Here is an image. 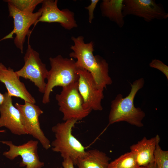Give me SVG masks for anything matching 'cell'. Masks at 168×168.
<instances>
[{
  "label": "cell",
  "mask_w": 168,
  "mask_h": 168,
  "mask_svg": "<svg viewBox=\"0 0 168 168\" xmlns=\"http://www.w3.org/2000/svg\"><path fill=\"white\" fill-rule=\"evenodd\" d=\"M74 44L70 49L72 51L69 55L77 59L76 64L79 69H84L90 72L99 89L104 91L113 81L109 74V66L106 61L100 56L93 54L94 43L92 41L85 43L82 36H72Z\"/></svg>",
  "instance_id": "cell-1"
},
{
  "label": "cell",
  "mask_w": 168,
  "mask_h": 168,
  "mask_svg": "<svg viewBox=\"0 0 168 168\" xmlns=\"http://www.w3.org/2000/svg\"><path fill=\"white\" fill-rule=\"evenodd\" d=\"M144 83L143 78L136 80L131 83V90L127 96L124 98L122 94H119L111 101L108 116L109 124L125 121L138 127L143 126L142 121L145 113L140 108L135 106L134 100L136 94L143 87Z\"/></svg>",
  "instance_id": "cell-2"
},
{
  "label": "cell",
  "mask_w": 168,
  "mask_h": 168,
  "mask_svg": "<svg viewBox=\"0 0 168 168\" xmlns=\"http://www.w3.org/2000/svg\"><path fill=\"white\" fill-rule=\"evenodd\" d=\"M77 120L71 119L57 124L52 128L55 139L51 144L54 152H59L63 159L70 158L76 165L78 159L86 153L85 147L72 134Z\"/></svg>",
  "instance_id": "cell-3"
},
{
  "label": "cell",
  "mask_w": 168,
  "mask_h": 168,
  "mask_svg": "<svg viewBox=\"0 0 168 168\" xmlns=\"http://www.w3.org/2000/svg\"><path fill=\"white\" fill-rule=\"evenodd\" d=\"M51 68L48 71L45 90L42 102L44 104L50 102V95L53 88L63 87L78 81V68L76 61L71 58H64L59 55L49 58Z\"/></svg>",
  "instance_id": "cell-4"
},
{
  "label": "cell",
  "mask_w": 168,
  "mask_h": 168,
  "mask_svg": "<svg viewBox=\"0 0 168 168\" xmlns=\"http://www.w3.org/2000/svg\"><path fill=\"white\" fill-rule=\"evenodd\" d=\"M55 98L64 121L71 119L81 120L92 110L83 107V100L78 90V81L62 87V91L56 95Z\"/></svg>",
  "instance_id": "cell-5"
},
{
  "label": "cell",
  "mask_w": 168,
  "mask_h": 168,
  "mask_svg": "<svg viewBox=\"0 0 168 168\" xmlns=\"http://www.w3.org/2000/svg\"><path fill=\"white\" fill-rule=\"evenodd\" d=\"M24 60V66L16 72L19 77L29 80L33 82L39 92L44 94L46 85L45 79L48 71L46 65L40 58L39 54L35 50L29 43Z\"/></svg>",
  "instance_id": "cell-6"
},
{
  "label": "cell",
  "mask_w": 168,
  "mask_h": 168,
  "mask_svg": "<svg viewBox=\"0 0 168 168\" xmlns=\"http://www.w3.org/2000/svg\"><path fill=\"white\" fill-rule=\"evenodd\" d=\"M7 4L9 16L13 18L14 28L10 33L1 40L13 38V35L15 34L14 43L22 54L26 37L30 32V28L32 25H35L40 16L42 9L40 8L37 12L32 13H24L19 11L10 3Z\"/></svg>",
  "instance_id": "cell-7"
},
{
  "label": "cell",
  "mask_w": 168,
  "mask_h": 168,
  "mask_svg": "<svg viewBox=\"0 0 168 168\" xmlns=\"http://www.w3.org/2000/svg\"><path fill=\"white\" fill-rule=\"evenodd\" d=\"M25 102L23 105L17 103L15 104V107L20 112L25 130L27 134L31 135L37 139L43 147L48 150L51 147V143L41 128L39 121V117L43 111L35 104Z\"/></svg>",
  "instance_id": "cell-8"
},
{
  "label": "cell",
  "mask_w": 168,
  "mask_h": 168,
  "mask_svg": "<svg viewBox=\"0 0 168 168\" xmlns=\"http://www.w3.org/2000/svg\"><path fill=\"white\" fill-rule=\"evenodd\" d=\"M124 17L133 15L142 17L147 22L155 19L162 20L168 17L162 5L154 0H124Z\"/></svg>",
  "instance_id": "cell-9"
},
{
  "label": "cell",
  "mask_w": 168,
  "mask_h": 168,
  "mask_svg": "<svg viewBox=\"0 0 168 168\" xmlns=\"http://www.w3.org/2000/svg\"><path fill=\"white\" fill-rule=\"evenodd\" d=\"M78 90L85 109L101 111V101L104 98L103 90L97 87L91 73L84 69L78 68Z\"/></svg>",
  "instance_id": "cell-10"
},
{
  "label": "cell",
  "mask_w": 168,
  "mask_h": 168,
  "mask_svg": "<svg viewBox=\"0 0 168 168\" xmlns=\"http://www.w3.org/2000/svg\"><path fill=\"white\" fill-rule=\"evenodd\" d=\"M1 142L9 147V150L3 153L6 158L12 160L18 156H21L22 161L20 163V166H26V168H41L44 166V162L39 160L38 141L30 140L19 146L15 145L11 141H2Z\"/></svg>",
  "instance_id": "cell-11"
},
{
  "label": "cell",
  "mask_w": 168,
  "mask_h": 168,
  "mask_svg": "<svg viewBox=\"0 0 168 168\" xmlns=\"http://www.w3.org/2000/svg\"><path fill=\"white\" fill-rule=\"evenodd\" d=\"M57 0H43L40 16L34 26L39 22H57L64 29L70 30L77 26L74 13L68 8L60 10Z\"/></svg>",
  "instance_id": "cell-12"
},
{
  "label": "cell",
  "mask_w": 168,
  "mask_h": 168,
  "mask_svg": "<svg viewBox=\"0 0 168 168\" xmlns=\"http://www.w3.org/2000/svg\"><path fill=\"white\" fill-rule=\"evenodd\" d=\"M4 95V100L0 106V127L7 128L15 135L27 134L22 124L20 112L13 105L12 96L7 92Z\"/></svg>",
  "instance_id": "cell-13"
},
{
  "label": "cell",
  "mask_w": 168,
  "mask_h": 168,
  "mask_svg": "<svg viewBox=\"0 0 168 168\" xmlns=\"http://www.w3.org/2000/svg\"><path fill=\"white\" fill-rule=\"evenodd\" d=\"M0 82L5 85L7 93L14 96L35 104V98L27 90L24 84L21 81L16 72L10 68H7L3 64L0 67Z\"/></svg>",
  "instance_id": "cell-14"
},
{
  "label": "cell",
  "mask_w": 168,
  "mask_h": 168,
  "mask_svg": "<svg viewBox=\"0 0 168 168\" xmlns=\"http://www.w3.org/2000/svg\"><path fill=\"white\" fill-rule=\"evenodd\" d=\"M159 140L158 135L149 139L144 137L137 143L130 146V152L134 155L139 166H146L154 162V152Z\"/></svg>",
  "instance_id": "cell-15"
},
{
  "label": "cell",
  "mask_w": 168,
  "mask_h": 168,
  "mask_svg": "<svg viewBox=\"0 0 168 168\" xmlns=\"http://www.w3.org/2000/svg\"><path fill=\"white\" fill-rule=\"evenodd\" d=\"M111 158L104 152L96 149L87 151L86 154L77 160L78 168H108Z\"/></svg>",
  "instance_id": "cell-16"
},
{
  "label": "cell",
  "mask_w": 168,
  "mask_h": 168,
  "mask_svg": "<svg viewBox=\"0 0 168 168\" xmlns=\"http://www.w3.org/2000/svg\"><path fill=\"white\" fill-rule=\"evenodd\" d=\"M124 0H103L100 8L102 16L116 23L120 28L124 24L123 14Z\"/></svg>",
  "instance_id": "cell-17"
},
{
  "label": "cell",
  "mask_w": 168,
  "mask_h": 168,
  "mask_svg": "<svg viewBox=\"0 0 168 168\" xmlns=\"http://www.w3.org/2000/svg\"><path fill=\"white\" fill-rule=\"evenodd\" d=\"M133 154L126 152L109 163L108 168H140Z\"/></svg>",
  "instance_id": "cell-18"
},
{
  "label": "cell",
  "mask_w": 168,
  "mask_h": 168,
  "mask_svg": "<svg viewBox=\"0 0 168 168\" xmlns=\"http://www.w3.org/2000/svg\"><path fill=\"white\" fill-rule=\"evenodd\" d=\"M43 0H7L5 2L12 5L19 11L32 13L37 6L42 3Z\"/></svg>",
  "instance_id": "cell-19"
},
{
  "label": "cell",
  "mask_w": 168,
  "mask_h": 168,
  "mask_svg": "<svg viewBox=\"0 0 168 168\" xmlns=\"http://www.w3.org/2000/svg\"><path fill=\"white\" fill-rule=\"evenodd\" d=\"M160 140L157 142L154 151V162L158 168H168V151L161 149L159 145Z\"/></svg>",
  "instance_id": "cell-20"
},
{
  "label": "cell",
  "mask_w": 168,
  "mask_h": 168,
  "mask_svg": "<svg viewBox=\"0 0 168 168\" xmlns=\"http://www.w3.org/2000/svg\"><path fill=\"white\" fill-rule=\"evenodd\" d=\"M149 65L150 67L160 71L165 75L168 80V66L167 65L157 59L152 60Z\"/></svg>",
  "instance_id": "cell-21"
},
{
  "label": "cell",
  "mask_w": 168,
  "mask_h": 168,
  "mask_svg": "<svg viewBox=\"0 0 168 168\" xmlns=\"http://www.w3.org/2000/svg\"><path fill=\"white\" fill-rule=\"evenodd\" d=\"M99 1V0H91L90 4L87 7H85V8L88 10V21L90 23H92V21L94 18V11Z\"/></svg>",
  "instance_id": "cell-22"
},
{
  "label": "cell",
  "mask_w": 168,
  "mask_h": 168,
  "mask_svg": "<svg viewBox=\"0 0 168 168\" xmlns=\"http://www.w3.org/2000/svg\"><path fill=\"white\" fill-rule=\"evenodd\" d=\"M62 165L63 168H74L73 161L69 158L64 159L62 162Z\"/></svg>",
  "instance_id": "cell-23"
},
{
  "label": "cell",
  "mask_w": 168,
  "mask_h": 168,
  "mask_svg": "<svg viewBox=\"0 0 168 168\" xmlns=\"http://www.w3.org/2000/svg\"><path fill=\"white\" fill-rule=\"evenodd\" d=\"M140 168H158L155 162L151 163L147 166H140Z\"/></svg>",
  "instance_id": "cell-24"
},
{
  "label": "cell",
  "mask_w": 168,
  "mask_h": 168,
  "mask_svg": "<svg viewBox=\"0 0 168 168\" xmlns=\"http://www.w3.org/2000/svg\"><path fill=\"white\" fill-rule=\"evenodd\" d=\"M4 99V94L0 92V106L3 103Z\"/></svg>",
  "instance_id": "cell-25"
},
{
  "label": "cell",
  "mask_w": 168,
  "mask_h": 168,
  "mask_svg": "<svg viewBox=\"0 0 168 168\" xmlns=\"http://www.w3.org/2000/svg\"><path fill=\"white\" fill-rule=\"evenodd\" d=\"M5 131L4 130H0V133H4Z\"/></svg>",
  "instance_id": "cell-26"
},
{
  "label": "cell",
  "mask_w": 168,
  "mask_h": 168,
  "mask_svg": "<svg viewBox=\"0 0 168 168\" xmlns=\"http://www.w3.org/2000/svg\"><path fill=\"white\" fill-rule=\"evenodd\" d=\"M1 40H0V41H1ZM3 64H2V63H0V67H1V66H2Z\"/></svg>",
  "instance_id": "cell-27"
},
{
  "label": "cell",
  "mask_w": 168,
  "mask_h": 168,
  "mask_svg": "<svg viewBox=\"0 0 168 168\" xmlns=\"http://www.w3.org/2000/svg\"><path fill=\"white\" fill-rule=\"evenodd\" d=\"M57 168H63L62 167H57Z\"/></svg>",
  "instance_id": "cell-28"
}]
</instances>
